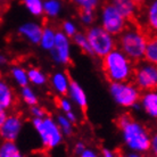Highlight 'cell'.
Returning <instances> with one entry per match:
<instances>
[{
    "label": "cell",
    "instance_id": "obj_1",
    "mask_svg": "<svg viewBox=\"0 0 157 157\" xmlns=\"http://www.w3.org/2000/svg\"><path fill=\"white\" fill-rule=\"evenodd\" d=\"M116 125L121 131L124 145L130 151L139 154L149 153L153 134L144 123L134 120L129 113H123L116 118Z\"/></svg>",
    "mask_w": 157,
    "mask_h": 157
},
{
    "label": "cell",
    "instance_id": "obj_2",
    "mask_svg": "<svg viewBox=\"0 0 157 157\" xmlns=\"http://www.w3.org/2000/svg\"><path fill=\"white\" fill-rule=\"evenodd\" d=\"M149 36L139 23H131L120 36H116V48L137 64L144 60V52Z\"/></svg>",
    "mask_w": 157,
    "mask_h": 157
},
{
    "label": "cell",
    "instance_id": "obj_3",
    "mask_svg": "<svg viewBox=\"0 0 157 157\" xmlns=\"http://www.w3.org/2000/svg\"><path fill=\"white\" fill-rule=\"evenodd\" d=\"M134 66L136 64L118 48L113 49L101 58L102 73L109 83L131 81Z\"/></svg>",
    "mask_w": 157,
    "mask_h": 157
},
{
    "label": "cell",
    "instance_id": "obj_4",
    "mask_svg": "<svg viewBox=\"0 0 157 157\" xmlns=\"http://www.w3.org/2000/svg\"><path fill=\"white\" fill-rule=\"evenodd\" d=\"M32 126L36 130L44 149H55L63 142V133L56 120L50 115H46L42 118H32Z\"/></svg>",
    "mask_w": 157,
    "mask_h": 157
},
{
    "label": "cell",
    "instance_id": "obj_5",
    "mask_svg": "<svg viewBox=\"0 0 157 157\" xmlns=\"http://www.w3.org/2000/svg\"><path fill=\"white\" fill-rule=\"evenodd\" d=\"M91 49V56L101 59L116 48V38L105 31L100 25H91L84 32Z\"/></svg>",
    "mask_w": 157,
    "mask_h": 157
},
{
    "label": "cell",
    "instance_id": "obj_6",
    "mask_svg": "<svg viewBox=\"0 0 157 157\" xmlns=\"http://www.w3.org/2000/svg\"><path fill=\"white\" fill-rule=\"evenodd\" d=\"M109 94L115 104L122 108H139L141 91L132 81L109 83Z\"/></svg>",
    "mask_w": 157,
    "mask_h": 157
},
{
    "label": "cell",
    "instance_id": "obj_7",
    "mask_svg": "<svg viewBox=\"0 0 157 157\" xmlns=\"http://www.w3.org/2000/svg\"><path fill=\"white\" fill-rule=\"evenodd\" d=\"M99 25L105 31L116 38L125 30L129 23L124 20V17L115 9V7L109 1H106L101 5L99 14Z\"/></svg>",
    "mask_w": 157,
    "mask_h": 157
},
{
    "label": "cell",
    "instance_id": "obj_8",
    "mask_svg": "<svg viewBox=\"0 0 157 157\" xmlns=\"http://www.w3.org/2000/svg\"><path fill=\"white\" fill-rule=\"evenodd\" d=\"M132 82L136 84L139 90L144 91L156 90L157 88V65L147 63V62H139L134 66Z\"/></svg>",
    "mask_w": 157,
    "mask_h": 157
},
{
    "label": "cell",
    "instance_id": "obj_9",
    "mask_svg": "<svg viewBox=\"0 0 157 157\" xmlns=\"http://www.w3.org/2000/svg\"><path fill=\"white\" fill-rule=\"evenodd\" d=\"M52 62L57 65H68L72 60V40L57 30L54 47L49 51Z\"/></svg>",
    "mask_w": 157,
    "mask_h": 157
},
{
    "label": "cell",
    "instance_id": "obj_10",
    "mask_svg": "<svg viewBox=\"0 0 157 157\" xmlns=\"http://www.w3.org/2000/svg\"><path fill=\"white\" fill-rule=\"evenodd\" d=\"M24 120L21 114L14 110L8 112L7 116L0 126V139L6 141H16L23 130Z\"/></svg>",
    "mask_w": 157,
    "mask_h": 157
},
{
    "label": "cell",
    "instance_id": "obj_11",
    "mask_svg": "<svg viewBox=\"0 0 157 157\" xmlns=\"http://www.w3.org/2000/svg\"><path fill=\"white\" fill-rule=\"evenodd\" d=\"M129 24L138 23L141 8L131 0H108Z\"/></svg>",
    "mask_w": 157,
    "mask_h": 157
},
{
    "label": "cell",
    "instance_id": "obj_12",
    "mask_svg": "<svg viewBox=\"0 0 157 157\" xmlns=\"http://www.w3.org/2000/svg\"><path fill=\"white\" fill-rule=\"evenodd\" d=\"M17 101L18 98L14 86L0 75V107L12 112L17 106Z\"/></svg>",
    "mask_w": 157,
    "mask_h": 157
},
{
    "label": "cell",
    "instance_id": "obj_13",
    "mask_svg": "<svg viewBox=\"0 0 157 157\" xmlns=\"http://www.w3.org/2000/svg\"><path fill=\"white\" fill-rule=\"evenodd\" d=\"M43 24L38 22H26L18 28V34L25 41L31 44H39L40 38L42 34Z\"/></svg>",
    "mask_w": 157,
    "mask_h": 157
},
{
    "label": "cell",
    "instance_id": "obj_14",
    "mask_svg": "<svg viewBox=\"0 0 157 157\" xmlns=\"http://www.w3.org/2000/svg\"><path fill=\"white\" fill-rule=\"evenodd\" d=\"M71 80L72 78H70V75L67 74L66 72L56 71L51 74L50 78H48V82L50 83L51 89L56 94V96L60 97V96H66L67 94V90H68Z\"/></svg>",
    "mask_w": 157,
    "mask_h": 157
},
{
    "label": "cell",
    "instance_id": "obj_15",
    "mask_svg": "<svg viewBox=\"0 0 157 157\" xmlns=\"http://www.w3.org/2000/svg\"><path fill=\"white\" fill-rule=\"evenodd\" d=\"M139 108L150 118L157 117V92L156 90H149L141 92L139 99Z\"/></svg>",
    "mask_w": 157,
    "mask_h": 157
},
{
    "label": "cell",
    "instance_id": "obj_16",
    "mask_svg": "<svg viewBox=\"0 0 157 157\" xmlns=\"http://www.w3.org/2000/svg\"><path fill=\"white\" fill-rule=\"evenodd\" d=\"M66 96L73 102V105L78 106L80 109H86V107H88V97H86L84 89L78 82H76L74 80H71Z\"/></svg>",
    "mask_w": 157,
    "mask_h": 157
},
{
    "label": "cell",
    "instance_id": "obj_17",
    "mask_svg": "<svg viewBox=\"0 0 157 157\" xmlns=\"http://www.w3.org/2000/svg\"><path fill=\"white\" fill-rule=\"evenodd\" d=\"M144 7V18L145 24L142 28L149 34H155L157 30V1L156 0H149Z\"/></svg>",
    "mask_w": 157,
    "mask_h": 157
},
{
    "label": "cell",
    "instance_id": "obj_18",
    "mask_svg": "<svg viewBox=\"0 0 157 157\" xmlns=\"http://www.w3.org/2000/svg\"><path fill=\"white\" fill-rule=\"evenodd\" d=\"M56 30L54 26L51 25H43L42 29V34L40 38L39 46L41 47V49H43L44 51H49L52 49L54 43H55V38H56Z\"/></svg>",
    "mask_w": 157,
    "mask_h": 157
},
{
    "label": "cell",
    "instance_id": "obj_19",
    "mask_svg": "<svg viewBox=\"0 0 157 157\" xmlns=\"http://www.w3.org/2000/svg\"><path fill=\"white\" fill-rule=\"evenodd\" d=\"M28 73L29 84H33L34 86H44L48 83V75L36 66H31L26 70Z\"/></svg>",
    "mask_w": 157,
    "mask_h": 157
},
{
    "label": "cell",
    "instance_id": "obj_20",
    "mask_svg": "<svg viewBox=\"0 0 157 157\" xmlns=\"http://www.w3.org/2000/svg\"><path fill=\"white\" fill-rule=\"evenodd\" d=\"M9 75L12 78L13 82L20 88H23L25 86H29L28 73L26 68H24L21 65H10L9 66Z\"/></svg>",
    "mask_w": 157,
    "mask_h": 157
},
{
    "label": "cell",
    "instance_id": "obj_21",
    "mask_svg": "<svg viewBox=\"0 0 157 157\" xmlns=\"http://www.w3.org/2000/svg\"><path fill=\"white\" fill-rule=\"evenodd\" d=\"M62 1L60 0H43V16L48 20L57 18L62 12Z\"/></svg>",
    "mask_w": 157,
    "mask_h": 157
},
{
    "label": "cell",
    "instance_id": "obj_22",
    "mask_svg": "<svg viewBox=\"0 0 157 157\" xmlns=\"http://www.w3.org/2000/svg\"><path fill=\"white\" fill-rule=\"evenodd\" d=\"M144 62L157 65V38L155 34H150L147 41L144 52Z\"/></svg>",
    "mask_w": 157,
    "mask_h": 157
},
{
    "label": "cell",
    "instance_id": "obj_23",
    "mask_svg": "<svg viewBox=\"0 0 157 157\" xmlns=\"http://www.w3.org/2000/svg\"><path fill=\"white\" fill-rule=\"evenodd\" d=\"M20 97L22 99V101L29 107H32L34 105L39 104V98H38V94L34 91V89L29 86H25L23 88H20Z\"/></svg>",
    "mask_w": 157,
    "mask_h": 157
},
{
    "label": "cell",
    "instance_id": "obj_24",
    "mask_svg": "<svg viewBox=\"0 0 157 157\" xmlns=\"http://www.w3.org/2000/svg\"><path fill=\"white\" fill-rule=\"evenodd\" d=\"M78 12H96L102 5V0H70Z\"/></svg>",
    "mask_w": 157,
    "mask_h": 157
},
{
    "label": "cell",
    "instance_id": "obj_25",
    "mask_svg": "<svg viewBox=\"0 0 157 157\" xmlns=\"http://www.w3.org/2000/svg\"><path fill=\"white\" fill-rule=\"evenodd\" d=\"M20 153V148H18L16 141L1 140V142H0V157H15Z\"/></svg>",
    "mask_w": 157,
    "mask_h": 157
},
{
    "label": "cell",
    "instance_id": "obj_26",
    "mask_svg": "<svg viewBox=\"0 0 157 157\" xmlns=\"http://www.w3.org/2000/svg\"><path fill=\"white\" fill-rule=\"evenodd\" d=\"M71 40H72V43H74L75 46L82 51L83 54L91 56L90 46H89V42H88V40H86V36L84 32L78 31Z\"/></svg>",
    "mask_w": 157,
    "mask_h": 157
},
{
    "label": "cell",
    "instance_id": "obj_27",
    "mask_svg": "<svg viewBox=\"0 0 157 157\" xmlns=\"http://www.w3.org/2000/svg\"><path fill=\"white\" fill-rule=\"evenodd\" d=\"M56 123L58 124L59 129H60V131H62V133H63V136L65 137H68V136H72L73 134V123H72L68 118L65 116L64 114H58L57 116H56Z\"/></svg>",
    "mask_w": 157,
    "mask_h": 157
},
{
    "label": "cell",
    "instance_id": "obj_28",
    "mask_svg": "<svg viewBox=\"0 0 157 157\" xmlns=\"http://www.w3.org/2000/svg\"><path fill=\"white\" fill-rule=\"evenodd\" d=\"M26 7L30 14L36 17H41L43 16V0H21Z\"/></svg>",
    "mask_w": 157,
    "mask_h": 157
},
{
    "label": "cell",
    "instance_id": "obj_29",
    "mask_svg": "<svg viewBox=\"0 0 157 157\" xmlns=\"http://www.w3.org/2000/svg\"><path fill=\"white\" fill-rule=\"evenodd\" d=\"M59 31L63 32L65 36L72 39V38H73V36H74L75 34L78 32V25H76L73 21L66 20L60 24V29H59Z\"/></svg>",
    "mask_w": 157,
    "mask_h": 157
},
{
    "label": "cell",
    "instance_id": "obj_30",
    "mask_svg": "<svg viewBox=\"0 0 157 157\" xmlns=\"http://www.w3.org/2000/svg\"><path fill=\"white\" fill-rule=\"evenodd\" d=\"M56 104H57V107L59 108V110H62L63 114H66L68 112L74 110V105H73V102L70 100V98L67 96L57 97L56 98Z\"/></svg>",
    "mask_w": 157,
    "mask_h": 157
},
{
    "label": "cell",
    "instance_id": "obj_31",
    "mask_svg": "<svg viewBox=\"0 0 157 157\" xmlns=\"http://www.w3.org/2000/svg\"><path fill=\"white\" fill-rule=\"evenodd\" d=\"M78 18L80 22L83 26L89 28L91 25L94 24L96 21V12H86V10H82V12H78Z\"/></svg>",
    "mask_w": 157,
    "mask_h": 157
},
{
    "label": "cell",
    "instance_id": "obj_32",
    "mask_svg": "<svg viewBox=\"0 0 157 157\" xmlns=\"http://www.w3.org/2000/svg\"><path fill=\"white\" fill-rule=\"evenodd\" d=\"M30 114H31L32 118H42V117H44L46 115H48L46 109H44L43 107L39 106V104L30 107Z\"/></svg>",
    "mask_w": 157,
    "mask_h": 157
},
{
    "label": "cell",
    "instance_id": "obj_33",
    "mask_svg": "<svg viewBox=\"0 0 157 157\" xmlns=\"http://www.w3.org/2000/svg\"><path fill=\"white\" fill-rule=\"evenodd\" d=\"M100 157H122V155L116 150H112L109 148H102L100 151Z\"/></svg>",
    "mask_w": 157,
    "mask_h": 157
},
{
    "label": "cell",
    "instance_id": "obj_34",
    "mask_svg": "<svg viewBox=\"0 0 157 157\" xmlns=\"http://www.w3.org/2000/svg\"><path fill=\"white\" fill-rule=\"evenodd\" d=\"M9 64H10L9 57H8L5 52H1V51H0V71L9 67Z\"/></svg>",
    "mask_w": 157,
    "mask_h": 157
},
{
    "label": "cell",
    "instance_id": "obj_35",
    "mask_svg": "<svg viewBox=\"0 0 157 157\" xmlns=\"http://www.w3.org/2000/svg\"><path fill=\"white\" fill-rule=\"evenodd\" d=\"M78 157H100V154L97 153V151L94 149H92V148H88V147H86V149L83 150Z\"/></svg>",
    "mask_w": 157,
    "mask_h": 157
},
{
    "label": "cell",
    "instance_id": "obj_36",
    "mask_svg": "<svg viewBox=\"0 0 157 157\" xmlns=\"http://www.w3.org/2000/svg\"><path fill=\"white\" fill-rule=\"evenodd\" d=\"M86 148V145L84 144L83 141H76L75 142L74 147H73V153H74V155L76 157L80 155V154L82 153L83 150Z\"/></svg>",
    "mask_w": 157,
    "mask_h": 157
},
{
    "label": "cell",
    "instance_id": "obj_37",
    "mask_svg": "<svg viewBox=\"0 0 157 157\" xmlns=\"http://www.w3.org/2000/svg\"><path fill=\"white\" fill-rule=\"evenodd\" d=\"M149 153H153L154 156H156V155H157V136H156V134H153V136H151Z\"/></svg>",
    "mask_w": 157,
    "mask_h": 157
},
{
    "label": "cell",
    "instance_id": "obj_38",
    "mask_svg": "<svg viewBox=\"0 0 157 157\" xmlns=\"http://www.w3.org/2000/svg\"><path fill=\"white\" fill-rule=\"evenodd\" d=\"M64 115H65V116H66V117L68 118V120H70V121H71L73 124L78 122V114L75 113L74 110H72V112H68V113H66V114H64Z\"/></svg>",
    "mask_w": 157,
    "mask_h": 157
},
{
    "label": "cell",
    "instance_id": "obj_39",
    "mask_svg": "<svg viewBox=\"0 0 157 157\" xmlns=\"http://www.w3.org/2000/svg\"><path fill=\"white\" fill-rule=\"evenodd\" d=\"M7 114H8V110L4 109L2 107H0V126H1V124H2V122L5 121V118H6Z\"/></svg>",
    "mask_w": 157,
    "mask_h": 157
},
{
    "label": "cell",
    "instance_id": "obj_40",
    "mask_svg": "<svg viewBox=\"0 0 157 157\" xmlns=\"http://www.w3.org/2000/svg\"><path fill=\"white\" fill-rule=\"evenodd\" d=\"M122 157H145V154H139V153H134V151H129L126 153L124 156Z\"/></svg>",
    "mask_w": 157,
    "mask_h": 157
},
{
    "label": "cell",
    "instance_id": "obj_41",
    "mask_svg": "<svg viewBox=\"0 0 157 157\" xmlns=\"http://www.w3.org/2000/svg\"><path fill=\"white\" fill-rule=\"evenodd\" d=\"M132 2H134V4L137 5V6H139L140 8H142V6H145L149 0H131Z\"/></svg>",
    "mask_w": 157,
    "mask_h": 157
},
{
    "label": "cell",
    "instance_id": "obj_42",
    "mask_svg": "<svg viewBox=\"0 0 157 157\" xmlns=\"http://www.w3.org/2000/svg\"><path fill=\"white\" fill-rule=\"evenodd\" d=\"M10 0H0V6H6Z\"/></svg>",
    "mask_w": 157,
    "mask_h": 157
},
{
    "label": "cell",
    "instance_id": "obj_43",
    "mask_svg": "<svg viewBox=\"0 0 157 157\" xmlns=\"http://www.w3.org/2000/svg\"><path fill=\"white\" fill-rule=\"evenodd\" d=\"M15 157H25V156H24V155L22 153H20V154H17V155H16Z\"/></svg>",
    "mask_w": 157,
    "mask_h": 157
}]
</instances>
